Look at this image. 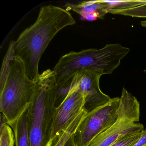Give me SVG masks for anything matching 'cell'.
Listing matches in <instances>:
<instances>
[{"mask_svg":"<svg viewBox=\"0 0 146 146\" xmlns=\"http://www.w3.org/2000/svg\"><path fill=\"white\" fill-rule=\"evenodd\" d=\"M145 130H146V129H145Z\"/></svg>","mask_w":146,"mask_h":146,"instance_id":"20","label":"cell"},{"mask_svg":"<svg viewBox=\"0 0 146 146\" xmlns=\"http://www.w3.org/2000/svg\"><path fill=\"white\" fill-rule=\"evenodd\" d=\"M146 145V130L142 131L141 136L138 140L131 146H144Z\"/></svg>","mask_w":146,"mask_h":146,"instance_id":"16","label":"cell"},{"mask_svg":"<svg viewBox=\"0 0 146 146\" xmlns=\"http://www.w3.org/2000/svg\"><path fill=\"white\" fill-rule=\"evenodd\" d=\"M114 124L95 137L88 146H109L119 138L144 130L140 120V103L135 96L123 88Z\"/></svg>","mask_w":146,"mask_h":146,"instance_id":"5","label":"cell"},{"mask_svg":"<svg viewBox=\"0 0 146 146\" xmlns=\"http://www.w3.org/2000/svg\"><path fill=\"white\" fill-rule=\"evenodd\" d=\"M76 23L66 9L52 5L40 7L35 22L15 41L16 56L29 79L38 80L40 60L53 38L61 30Z\"/></svg>","mask_w":146,"mask_h":146,"instance_id":"1","label":"cell"},{"mask_svg":"<svg viewBox=\"0 0 146 146\" xmlns=\"http://www.w3.org/2000/svg\"><path fill=\"white\" fill-rule=\"evenodd\" d=\"M109 13L133 17L146 18V4L127 10L110 12Z\"/></svg>","mask_w":146,"mask_h":146,"instance_id":"14","label":"cell"},{"mask_svg":"<svg viewBox=\"0 0 146 146\" xmlns=\"http://www.w3.org/2000/svg\"><path fill=\"white\" fill-rule=\"evenodd\" d=\"M15 141V137L12 129L7 123L3 117L1 116L0 146H14Z\"/></svg>","mask_w":146,"mask_h":146,"instance_id":"12","label":"cell"},{"mask_svg":"<svg viewBox=\"0 0 146 146\" xmlns=\"http://www.w3.org/2000/svg\"><path fill=\"white\" fill-rule=\"evenodd\" d=\"M56 81L53 70L40 74L34 99L28 108L27 125L31 146H48L56 109Z\"/></svg>","mask_w":146,"mask_h":146,"instance_id":"4","label":"cell"},{"mask_svg":"<svg viewBox=\"0 0 146 146\" xmlns=\"http://www.w3.org/2000/svg\"><path fill=\"white\" fill-rule=\"evenodd\" d=\"M102 76L95 70L86 69L80 70L73 78L72 84L85 97L84 109L87 113L104 106L111 99L101 90L100 80Z\"/></svg>","mask_w":146,"mask_h":146,"instance_id":"7","label":"cell"},{"mask_svg":"<svg viewBox=\"0 0 146 146\" xmlns=\"http://www.w3.org/2000/svg\"><path fill=\"white\" fill-rule=\"evenodd\" d=\"M66 10L73 11L81 16V19L88 15H95L99 19H103L108 13L109 5L106 1H84L77 3H66L65 5Z\"/></svg>","mask_w":146,"mask_h":146,"instance_id":"9","label":"cell"},{"mask_svg":"<svg viewBox=\"0 0 146 146\" xmlns=\"http://www.w3.org/2000/svg\"><path fill=\"white\" fill-rule=\"evenodd\" d=\"M142 131L125 136L109 146H131L140 138Z\"/></svg>","mask_w":146,"mask_h":146,"instance_id":"15","label":"cell"},{"mask_svg":"<svg viewBox=\"0 0 146 146\" xmlns=\"http://www.w3.org/2000/svg\"><path fill=\"white\" fill-rule=\"evenodd\" d=\"M84 109L77 114L59 134L51 139L48 146H63L71 136L75 133L87 114Z\"/></svg>","mask_w":146,"mask_h":146,"instance_id":"11","label":"cell"},{"mask_svg":"<svg viewBox=\"0 0 146 146\" xmlns=\"http://www.w3.org/2000/svg\"><path fill=\"white\" fill-rule=\"evenodd\" d=\"M146 146V145H145V146Z\"/></svg>","mask_w":146,"mask_h":146,"instance_id":"19","label":"cell"},{"mask_svg":"<svg viewBox=\"0 0 146 146\" xmlns=\"http://www.w3.org/2000/svg\"><path fill=\"white\" fill-rule=\"evenodd\" d=\"M141 25L143 27H146V21H142L141 22Z\"/></svg>","mask_w":146,"mask_h":146,"instance_id":"18","label":"cell"},{"mask_svg":"<svg viewBox=\"0 0 146 146\" xmlns=\"http://www.w3.org/2000/svg\"><path fill=\"white\" fill-rule=\"evenodd\" d=\"M68 96L56 107L51 139L64 129L69 123L84 109L85 97L78 87L72 84Z\"/></svg>","mask_w":146,"mask_h":146,"instance_id":"8","label":"cell"},{"mask_svg":"<svg viewBox=\"0 0 146 146\" xmlns=\"http://www.w3.org/2000/svg\"><path fill=\"white\" fill-rule=\"evenodd\" d=\"M109 5L108 13L122 11L146 4V1H106Z\"/></svg>","mask_w":146,"mask_h":146,"instance_id":"13","label":"cell"},{"mask_svg":"<svg viewBox=\"0 0 146 146\" xmlns=\"http://www.w3.org/2000/svg\"><path fill=\"white\" fill-rule=\"evenodd\" d=\"M74 134L70 137L63 146H77L75 142Z\"/></svg>","mask_w":146,"mask_h":146,"instance_id":"17","label":"cell"},{"mask_svg":"<svg viewBox=\"0 0 146 146\" xmlns=\"http://www.w3.org/2000/svg\"><path fill=\"white\" fill-rule=\"evenodd\" d=\"M36 87V82L28 77L14 47L3 59L0 73V111L7 123H13L29 108Z\"/></svg>","mask_w":146,"mask_h":146,"instance_id":"2","label":"cell"},{"mask_svg":"<svg viewBox=\"0 0 146 146\" xmlns=\"http://www.w3.org/2000/svg\"><path fill=\"white\" fill-rule=\"evenodd\" d=\"M28 108L13 123L9 125L13 130L16 146H31L27 125Z\"/></svg>","mask_w":146,"mask_h":146,"instance_id":"10","label":"cell"},{"mask_svg":"<svg viewBox=\"0 0 146 146\" xmlns=\"http://www.w3.org/2000/svg\"><path fill=\"white\" fill-rule=\"evenodd\" d=\"M129 51L128 48L115 43L107 44L100 49H84L64 54L53 70L55 73L56 86L72 88L74 76L83 69H93L102 75L111 74Z\"/></svg>","mask_w":146,"mask_h":146,"instance_id":"3","label":"cell"},{"mask_svg":"<svg viewBox=\"0 0 146 146\" xmlns=\"http://www.w3.org/2000/svg\"><path fill=\"white\" fill-rule=\"evenodd\" d=\"M119 102V97L111 98L104 106L87 113L74 134L77 146H88L96 137L115 123Z\"/></svg>","mask_w":146,"mask_h":146,"instance_id":"6","label":"cell"}]
</instances>
